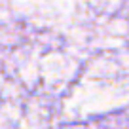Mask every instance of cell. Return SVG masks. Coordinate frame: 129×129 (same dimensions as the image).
Segmentation results:
<instances>
[]
</instances>
